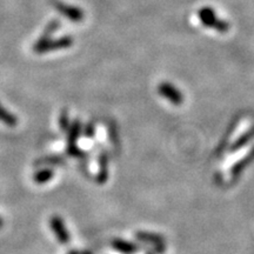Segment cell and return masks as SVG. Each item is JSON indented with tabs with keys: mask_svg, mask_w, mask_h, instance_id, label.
I'll use <instances>...</instances> for the list:
<instances>
[{
	"mask_svg": "<svg viewBox=\"0 0 254 254\" xmlns=\"http://www.w3.org/2000/svg\"><path fill=\"white\" fill-rule=\"evenodd\" d=\"M72 44V40L70 38H61L59 40H47L46 38H43L37 44L34 45V51L38 53L50 52V51H55L59 49H65V47L70 46Z\"/></svg>",
	"mask_w": 254,
	"mask_h": 254,
	"instance_id": "cell-2",
	"label": "cell"
},
{
	"mask_svg": "<svg viewBox=\"0 0 254 254\" xmlns=\"http://www.w3.org/2000/svg\"><path fill=\"white\" fill-rule=\"evenodd\" d=\"M50 225L59 243L65 245L70 241V233H68L66 226H65L64 221L60 217L53 216L50 220Z\"/></svg>",
	"mask_w": 254,
	"mask_h": 254,
	"instance_id": "cell-4",
	"label": "cell"
},
{
	"mask_svg": "<svg viewBox=\"0 0 254 254\" xmlns=\"http://www.w3.org/2000/svg\"><path fill=\"white\" fill-rule=\"evenodd\" d=\"M60 128L62 131L68 130V115H67V112H65V111L60 115Z\"/></svg>",
	"mask_w": 254,
	"mask_h": 254,
	"instance_id": "cell-14",
	"label": "cell"
},
{
	"mask_svg": "<svg viewBox=\"0 0 254 254\" xmlns=\"http://www.w3.org/2000/svg\"><path fill=\"white\" fill-rule=\"evenodd\" d=\"M137 238L139 240L145 241V243H151L153 244V246L155 247V250L158 252L163 253L165 251V245H164V239L160 237V235L157 234H149V233H145V232H139L137 233Z\"/></svg>",
	"mask_w": 254,
	"mask_h": 254,
	"instance_id": "cell-7",
	"label": "cell"
},
{
	"mask_svg": "<svg viewBox=\"0 0 254 254\" xmlns=\"http://www.w3.org/2000/svg\"><path fill=\"white\" fill-rule=\"evenodd\" d=\"M199 18L200 22L204 24L205 26H207V28L217 29L218 32H221V33L228 31V24L221 20L211 7H202L199 11Z\"/></svg>",
	"mask_w": 254,
	"mask_h": 254,
	"instance_id": "cell-1",
	"label": "cell"
},
{
	"mask_svg": "<svg viewBox=\"0 0 254 254\" xmlns=\"http://www.w3.org/2000/svg\"><path fill=\"white\" fill-rule=\"evenodd\" d=\"M0 121L8 127H16L18 124L16 116L12 114L10 111L6 110L1 104H0Z\"/></svg>",
	"mask_w": 254,
	"mask_h": 254,
	"instance_id": "cell-9",
	"label": "cell"
},
{
	"mask_svg": "<svg viewBox=\"0 0 254 254\" xmlns=\"http://www.w3.org/2000/svg\"><path fill=\"white\" fill-rule=\"evenodd\" d=\"M2 226H4V220H2L1 218H0V229L2 228Z\"/></svg>",
	"mask_w": 254,
	"mask_h": 254,
	"instance_id": "cell-16",
	"label": "cell"
},
{
	"mask_svg": "<svg viewBox=\"0 0 254 254\" xmlns=\"http://www.w3.org/2000/svg\"><path fill=\"white\" fill-rule=\"evenodd\" d=\"M107 174H109V172H107V157L105 153H103L100 157V172L99 175H98V181H99L100 184L106 182Z\"/></svg>",
	"mask_w": 254,
	"mask_h": 254,
	"instance_id": "cell-12",
	"label": "cell"
},
{
	"mask_svg": "<svg viewBox=\"0 0 254 254\" xmlns=\"http://www.w3.org/2000/svg\"><path fill=\"white\" fill-rule=\"evenodd\" d=\"M80 134V121L74 120L72 122V126L70 128V132H68V138H67V153L72 157H78L80 155L82 152L79 151L77 147V140L78 137Z\"/></svg>",
	"mask_w": 254,
	"mask_h": 254,
	"instance_id": "cell-5",
	"label": "cell"
},
{
	"mask_svg": "<svg viewBox=\"0 0 254 254\" xmlns=\"http://www.w3.org/2000/svg\"><path fill=\"white\" fill-rule=\"evenodd\" d=\"M56 10L60 12L61 14H64L65 17H67L68 19L72 20V22H80L83 19L84 13L79 8L73 7V6L62 4V2H56Z\"/></svg>",
	"mask_w": 254,
	"mask_h": 254,
	"instance_id": "cell-6",
	"label": "cell"
},
{
	"mask_svg": "<svg viewBox=\"0 0 254 254\" xmlns=\"http://www.w3.org/2000/svg\"><path fill=\"white\" fill-rule=\"evenodd\" d=\"M254 158V149H252V152L251 153H249V155H247L246 158H244V159H241L240 163L235 164L234 166H233L232 169V175L233 178H237L239 174H240L241 172H243V169L246 167L252 161V159Z\"/></svg>",
	"mask_w": 254,
	"mask_h": 254,
	"instance_id": "cell-10",
	"label": "cell"
},
{
	"mask_svg": "<svg viewBox=\"0 0 254 254\" xmlns=\"http://www.w3.org/2000/svg\"><path fill=\"white\" fill-rule=\"evenodd\" d=\"M37 165H43V164H53V165H58V164H62V159L59 157H47L45 159H41L37 161Z\"/></svg>",
	"mask_w": 254,
	"mask_h": 254,
	"instance_id": "cell-13",
	"label": "cell"
},
{
	"mask_svg": "<svg viewBox=\"0 0 254 254\" xmlns=\"http://www.w3.org/2000/svg\"><path fill=\"white\" fill-rule=\"evenodd\" d=\"M55 175V172L50 169H44L40 171L35 172L33 175V180L35 184H45V182L50 181Z\"/></svg>",
	"mask_w": 254,
	"mask_h": 254,
	"instance_id": "cell-11",
	"label": "cell"
},
{
	"mask_svg": "<svg viewBox=\"0 0 254 254\" xmlns=\"http://www.w3.org/2000/svg\"><path fill=\"white\" fill-rule=\"evenodd\" d=\"M86 134H87L88 137H91L92 134H93V128H92V125L91 124L88 125L87 128H86Z\"/></svg>",
	"mask_w": 254,
	"mask_h": 254,
	"instance_id": "cell-15",
	"label": "cell"
},
{
	"mask_svg": "<svg viewBox=\"0 0 254 254\" xmlns=\"http://www.w3.org/2000/svg\"><path fill=\"white\" fill-rule=\"evenodd\" d=\"M112 247L122 254H133L138 251V246L137 245L121 240V239H114L112 241Z\"/></svg>",
	"mask_w": 254,
	"mask_h": 254,
	"instance_id": "cell-8",
	"label": "cell"
},
{
	"mask_svg": "<svg viewBox=\"0 0 254 254\" xmlns=\"http://www.w3.org/2000/svg\"><path fill=\"white\" fill-rule=\"evenodd\" d=\"M158 92H159L161 97L165 98L166 100L171 101L173 105L175 106L181 105L182 101H184V97H182L181 92L169 83L160 84V85L158 86Z\"/></svg>",
	"mask_w": 254,
	"mask_h": 254,
	"instance_id": "cell-3",
	"label": "cell"
},
{
	"mask_svg": "<svg viewBox=\"0 0 254 254\" xmlns=\"http://www.w3.org/2000/svg\"><path fill=\"white\" fill-rule=\"evenodd\" d=\"M70 254H78V252H74V251H73V252H71Z\"/></svg>",
	"mask_w": 254,
	"mask_h": 254,
	"instance_id": "cell-17",
	"label": "cell"
},
{
	"mask_svg": "<svg viewBox=\"0 0 254 254\" xmlns=\"http://www.w3.org/2000/svg\"><path fill=\"white\" fill-rule=\"evenodd\" d=\"M84 254H91L89 252H86V253H84Z\"/></svg>",
	"mask_w": 254,
	"mask_h": 254,
	"instance_id": "cell-18",
	"label": "cell"
}]
</instances>
